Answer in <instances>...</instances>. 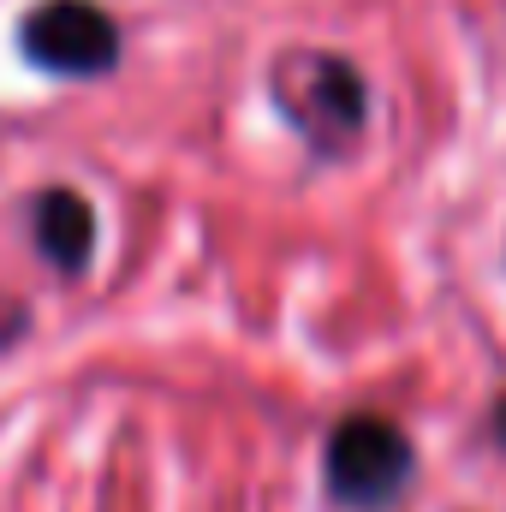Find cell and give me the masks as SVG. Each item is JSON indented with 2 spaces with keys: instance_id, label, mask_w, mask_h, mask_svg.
I'll return each mask as SVG.
<instances>
[{
  "instance_id": "1",
  "label": "cell",
  "mask_w": 506,
  "mask_h": 512,
  "mask_svg": "<svg viewBox=\"0 0 506 512\" xmlns=\"http://www.w3.org/2000/svg\"><path fill=\"white\" fill-rule=\"evenodd\" d=\"M268 102L322 155H346L370 126V78L328 48H286L268 66Z\"/></svg>"
},
{
  "instance_id": "2",
  "label": "cell",
  "mask_w": 506,
  "mask_h": 512,
  "mask_svg": "<svg viewBox=\"0 0 506 512\" xmlns=\"http://www.w3.org/2000/svg\"><path fill=\"white\" fill-rule=\"evenodd\" d=\"M411 477V441L393 417L352 411L328 435V489L346 507H387Z\"/></svg>"
},
{
  "instance_id": "3",
  "label": "cell",
  "mask_w": 506,
  "mask_h": 512,
  "mask_svg": "<svg viewBox=\"0 0 506 512\" xmlns=\"http://www.w3.org/2000/svg\"><path fill=\"white\" fill-rule=\"evenodd\" d=\"M18 42L54 78H102L120 60V24L102 0H42L24 12Z\"/></svg>"
},
{
  "instance_id": "4",
  "label": "cell",
  "mask_w": 506,
  "mask_h": 512,
  "mask_svg": "<svg viewBox=\"0 0 506 512\" xmlns=\"http://www.w3.org/2000/svg\"><path fill=\"white\" fill-rule=\"evenodd\" d=\"M36 245L54 268H84L96 245V209L78 191H42L36 197Z\"/></svg>"
},
{
  "instance_id": "5",
  "label": "cell",
  "mask_w": 506,
  "mask_h": 512,
  "mask_svg": "<svg viewBox=\"0 0 506 512\" xmlns=\"http://www.w3.org/2000/svg\"><path fill=\"white\" fill-rule=\"evenodd\" d=\"M501 435H506V399H501Z\"/></svg>"
}]
</instances>
